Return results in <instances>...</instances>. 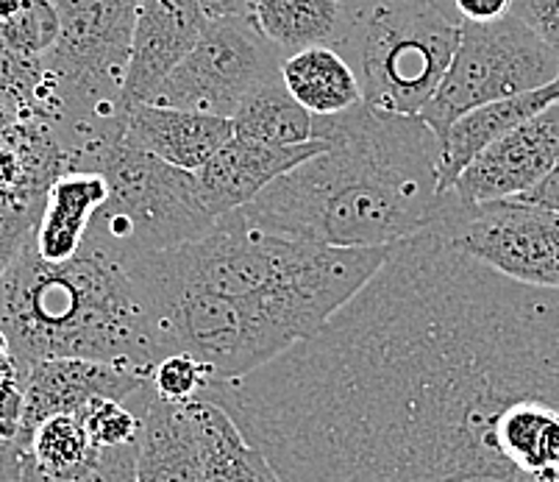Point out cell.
I'll return each instance as SVG.
<instances>
[{
  "label": "cell",
  "instance_id": "obj_1",
  "mask_svg": "<svg viewBox=\"0 0 559 482\" xmlns=\"http://www.w3.org/2000/svg\"><path fill=\"white\" fill-rule=\"evenodd\" d=\"M201 396L284 482H559V291L426 230L318 332Z\"/></svg>",
  "mask_w": 559,
  "mask_h": 482
},
{
  "label": "cell",
  "instance_id": "obj_2",
  "mask_svg": "<svg viewBox=\"0 0 559 482\" xmlns=\"http://www.w3.org/2000/svg\"><path fill=\"white\" fill-rule=\"evenodd\" d=\"M314 140L329 149L237 210L248 223L340 248L399 246L435 226L443 140L420 115L359 101L340 115H314Z\"/></svg>",
  "mask_w": 559,
  "mask_h": 482
},
{
  "label": "cell",
  "instance_id": "obj_3",
  "mask_svg": "<svg viewBox=\"0 0 559 482\" xmlns=\"http://www.w3.org/2000/svg\"><path fill=\"white\" fill-rule=\"evenodd\" d=\"M0 329L23 372L39 360L81 357L151 377L162 360L129 266L86 240L64 262H45L25 243L0 277Z\"/></svg>",
  "mask_w": 559,
  "mask_h": 482
},
{
  "label": "cell",
  "instance_id": "obj_4",
  "mask_svg": "<svg viewBox=\"0 0 559 482\" xmlns=\"http://www.w3.org/2000/svg\"><path fill=\"white\" fill-rule=\"evenodd\" d=\"M345 28L334 48L354 68L362 101L420 115L451 68L460 20L437 0H343Z\"/></svg>",
  "mask_w": 559,
  "mask_h": 482
},
{
  "label": "cell",
  "instance_id": "obj_5",
  "mask_svg": "<svg viewBox=\"0 0 559 482\" xmlns=\"http://www.w3.org/2000/svg\"><path fill=\"white\" fill-rule=\"evenodd\" d=\"M84 171L100 174L109 185V198L95 215L86 243L115 260L179 248L217 223L203 204L195 171L134 149L126 134L95 151Z\"/></svg>",
  "mask_w": 559,
  "mask_h": 482
},
{
  "label": "cell",
  "instance_id": "obj_6",
  "mask_svg": "<svg viewBox=\"0 0 559 482\" xmlns=\"http://www.w3.org/2000/svg\"><path fill=\"white\" fill-rule=\"evenodd\" d=\"M557 79L559 54L515 14L492 23H460L449 73L420 109V118L443 140L454 120L476 106L532 93Z\"/></svg>",
  "mask_w": 559,
  "mask_h": 482
},
{
  "label": "cell",
  "instance_id": "obj_7",
  "mask_svg": "<svg viewBox=\"0 0 559 482\" xmlns=\"http://www.w3.org/2000/svg\"><path fill=\"white\" fill-rule=\"evenodd\" d=\"M431 232L501 277L559 291L557 210L521 196L462 204L454 190H449L443 192V207Z\"/></svg>",
  "mask_w": 559,
  "mask_h": 482
},
{
  "label": "cell",
  "instance_id": "obj_8",
  "mask_svg": "<svg viewBox=\"0 0 559 482\" xmlns=\"http://www.w3.org/2000/svg\"><path fill=\"white\" fill-rule=\"evenodd\" d=\"M282 54L257 32L251 17L210 20L195 48L148 104L234 118L259 84L282 73Z\"/></svg>",
  "mask_w": 559,
  "mask_h": 482
},
{
  "label": "cell",
  "instance_id": "obj_9",
  "mask_svg": "<svg viewBox=\"0 0 559 482\" xmlns=\"http://www.w3.org/2000/svg\"><path fill=\"white\" fill-rule=\"evenodd\" d=\"M559 162V101L498 137L454 181L462 204H485L498 198L523 196L540 185Z\"/></svg>",
  "mask_w": 559,
  "mask_h": 482
},
{
  "label": "cell",
  "instance_id": "obj_10",
  "mask_svg": "<svg viewBox=\"0 0 559 482\" xmlns=\"http://www.w3.org/2000/svg\"><path fill=\"white\" fill-rule=\"evenodd\" d=\"M129 404L142 415L136 482H203L210 438L201 396L190 402H167L154 393L148 379Z\"/></svg>",
  "mask_w": 559,
  "mask_h": 482
},
{
  "label": "cell",
  "instance_id": "obj_11",
  "mask_svg": "<svg viewBox=\"0 0 559 482\" xmlns=\"http://www.w3.org/2000/svg\"><path fill=\"white\" fill-rule=\"evenodd\" d=\"M206 25L210 20L195 0H140L129 68L120 93L123 111L154 101L162 81L185 62V56L195 48Z\"/></svg>",
  "mask_w": 559,
  "mask_h": 482
},
{
  "label": "cell",
  "instance_id": "obj_12",
  "mask_svg": "<svg viewBox=\"0 0 559 482\" xmlns=\"http://www.w3.org/2000/svg\"><path fill=\"white\" fill-rule=\"evenodd\" d=\"M148 377L123 365L95 363L81 357H50L25 372V410L20 424V444L39 421L59 413H81L95 399L129 402L145 388Z\"/></svg>",
  "mask_w": 559,
  "mask_h": 482
},
{
  "label": "cell",
  "instance_id": "obj_13",
  "mask_svg": "<svg viewBox=\"0 0 559 482\" xmlns=\"http://www.w3.org/2000/svg\"><path fill=\"white\" fill-rule=\"evenodd\" d=\"M329 149L326 140H309L301 145H262L231 137L198 174L203 204L215 218L242 210L253 198L262 196L267 187L284 174L296 171L312 156Z\"/></svg>",
  "mask_w": 559,
  "mask_h": 482
},
{
  "label": "cell",
  "instance_id": "obj_14",
  "mask_svg": "<svg viewBox=\"0 0 559 482\" xmlns=\"http://www.w3.org/2000/svg\"><path fill=\"white\" fill-rule=\"evenodd\" d=\"M64 174H73L70 151L50 120L20 115L0 134V201L43 212L48 192Z\"/></svg>",
  "mask_w": 559,
  "mask_h": 482
},
{
  "label": "cell",
  "instance_id": "obj_15",
  "mask_svg": "<svg viewBox=\"0 0 559 482\" xmlns=\"http://www.w3.org/2000/svg\"><path fill=\"white\" fill-rule=\"evenodd\" d=\"M231 137V118L162 104H136L126 109V140L134 149L185 171H201Z\"/></svg>",
  "mask_w": 559,
  "mask_h": 482
},
{
  "label": "cell",
  "instance_id": "obj_16",
  "mask_svg": "<svg viewBox=\"0 0 559 482\" xmlns=\"http://www.w3.org/2000/svg\"><path fill=\"white\" fill-rule=\"evenodd\" d=\"M557 101L559 79L546 84V87L532 90V93H521L512 95V98L476 106V109H471L467 115H462L460 120H454L449 134L443 137L440 167H437L440 192H449L451 187H454V181L460 179L462 171H465L481 151L490 149L498 137H504L507 131L518 129V126L526 124V120L535 118V115H540L543 109H548V106L557 104Z\"/></svg>",
  "mask_w": 559,
  "mask_h": 482
},
{
  "label": "cell",
  "instance_id": "obj_17",
  "mask_svg": "<svg viewBox=\"0 0 559 482\" xmlns=\"http://www.w3.org/2000/svg\"><path fill=\"white\" fill-rule=\"evenodd\" d=\"M106 198H109V185L100 174L90 171L64 174L48 192L45 210L32 235L34 251L45 262L73 260Z\"/></svg>",
  "mask_w": 559,
  "mask_h": 482
},
{
  "label": "cell",
  "instance_id": "obj_18",
  "mask_svg": "<svg viewBox=\"0 0 559 482\" xmlns=\"http://www.w3.org/2000/svg\"><path fill=\"white\" fill-rule=\"evenodd\" d=\"M251 20L282 59L314 45H337L345 28L343 0H253Z\"/></svg>",
  "mask_w": 559,
  "mask_h": 482
},
{
  "label": "cell",
  "instance_id": "obj_19",
  "mask_svg": "<svg viewBox=\"0 0 559 482\" xmlns=\"http://www.w3.org/2000/svg\"><path fill=\"white\" fill-rule=\"evenodd\" d=\"M289 95L312 115H340L362 101V87L345 56L332 45L298 50L282 62Z\"/></svg>",
  "mask_w": 559,
  "mask_h": 482
},
{
  "label": "cell",
  "instance_id": "obj_20",
  "mask_svg": "<svg viewBox=\"0 0 559 482\" xmlns=\"http://www.w3.org/2000/svg\"><path fill=\"white\" fill-rule=\"evenodd\" d=\"M231 124L234 137L262 145H301L314 140V115L289 95L282 73L259 84L234 111Z\"/></svg>",
  "mask_w": 559,
  "mask_h": 482
},
{
  "label": "cell",
  "instance_id": "obj_21",
  "mask_svg": "<svg viewBox=\"0 0 559 482\" xmlns=\"http://www.w3.org/2000/svg\"><path fill=\"white\" fill-rule=\"evenodd\" d=\"M201 402L206 438H210V460L203 482H284L271 460L257 446L248 444L226 410L203 396Z\"/></svg>",
  "mask_w": 559,
  "mask_h": 482
},
{
  "label": "cell",
  "instance_id": "obj_22",
  "mask_svg": "<svg viewBox=\"0 0 559 482\" xmlns=\"http://www.w3.org/2000/svg\"><path fill=\"white\" fill-rule=\"evenodd\" d=\"M98 455L79 413H59L39 421L23 440V463L39 474L64 480L84 469Z\"/></svg>",
  "mask_w": 559,
  "mask_h": 482
},
{
  "label": "cell",
  "instance_id": "obj_23",
  "mask_svg": "<svg viewBox=\"0 0 559 482\" xmlns=\"http://www.w3.org/2000/svg\"><path fill=\"white\" fill-rule=\"evenodd\" d=\"M0 34L17 54L43 59L59 39V14L50 0H23L12 17L0 20Z\"/></svg>",
  "mask_w": 559,
  "mask_h": 482
},
{
  "label": "cell",
  "instance_id": "obj_24",
  "mask_svg": "<svg viewBox=\"0 0 559 482\" xmlns=\"http://www.w3.org/2000/svg\"><path fill=\"white\" fill-rule=\"evenodd\" d=\"M86 433L100 449H117V446H134L140 440L142 415L129 402L117 399H95L81 410Z\"/></svg>",
  "mask_w": 559,
  "mask_h": 482
},
{
  "label": "cell",
  "instance_id": "obj_25",
  "mask_svg": "<svg viewBox=\"0 0 559 482\" xmlns=\"http://www.w3.org/2000/svg\"><path fill=\"white\" fill-rule=\"evenodd\" d=\"M45 81L43 59H32L12 48L0 34V101L17 106L23 115H32L37 106L39 87Z\"/></svg>",
  "mask_w": 559,
  "mask_h": 482
},
{
  "label": "cell",
  "instance_id": "obj_26",
  "mask_svg": "<svg viewBox=\"0 0 559 482\" xmlns=\"http://www.w3.org/2000/svg\"><path fill=\"white\" fill-rule=\"evenodd\" d=\"M151 388L167 402H190L203 393L212 383V372L198 357L187 352H176L162 357L151 372Z\"/></svg>",
  "mask_w": 559,
  "mask_h": 482
},
{
  "label": "cell",
  "instance_id": "obj_27",
  "mask_svg": "<svg viewBox=\"0 0 559 482\" xmlns=\"http://www.w3.org/2000/svg\"><path fill=\"white\" fill-rule=\"evenodd\" d=\"M20 482H136V444L117 446V449H100L79 474L53 480V477L39 474L37 469L23 463Z\"/></svg>",
  "mask_w": 559,
  "mask_h": 482
},
{
  "label": "cell",
  "instance_id": "obj_28",
  "mask_svg": "<svg viewBox=\"0 0 559 482\" xmlns=\"http://www.w3.org/2000/svg\"><path fill=\"white\" fill-rule=\"evenodd\" d=\"M43 212H28L0 201V277L9 271L25 243L32 240Z\"/></svg>",
  "mask_w": 559,
  "mask_h": 482
},
{
  "label": "cell",
  "instance_id": "obj_29",
  "mask_svg": "<svg viewBox=\"0 0 559 482\" xmlns=\"http://www.w3.org/2000/svg\"><path fill=\"white\" fill-rule=\"evenodd\" d=\"M512 14L559 54V0H515Z\"/></svg>",
  "mask_w": 559,
  "mask_h": 482
},
{
  "label": "cell",
  "instance_id": "obj_30",
  "mask_svg": "<svg viewBox=\"0 0 559 482\" xmlns=\"http://www.w3.org/2000/svg\"><path fill=\"white\" fill-rule=\"evenodd\" d=\"M515 0H449V9L460 23H492L510 17Z\"/></svg>",
  "mask_w": 559,
  "mask_h": 482
},
{
  "label": "cell",
  "instance_id": "obj_31",
  "mask_svg": "<svg viewBox=\"0 0 559 482\" xmlns=\"http://www.w3.org/2000/svg\"><path fill=\"white\" fill-rule=\"evenodd\" d=\"M23 474V444L0 424V482H20Z\"/></svg>",
  "mask_w": 559,
  "mask_h": 482
},
{
  "label": "cell",
  "instance_id": "obj_32",
  "mask_svg": "<svg viewBox=\"0 0 559 482\" xmlns=\"http://www.w3.org/2000/svg\"><path fill=\"white\" fill-rule=\"evenodd\" d=\"M206 20H231L251 17L253 0H195Z\"/></svg>",
  "mask_w": 559,
  "mask_h": 482
},
{
  "label": "cell",
  "instance_id": "obj_33",
  "mask_svg": "<svg viewBox=\"0 0 559 482\" xmlns=\"http://www.w3.org/2000/svg\"><path fill=\"white\" fill-rule=\"evenodd\" d=\"M17 368H20V363L12 352V343H9L7 332L0 329V377L9 372H17Z\"/></svg>",
  "mask_w": 559,
  "mask_h": 482
},
{
  "label": "cell",
  "instance_id": "obj_34",
  "mask_svg": "<svg viewBox=\"0 0 559 482\" xmlns=\"http://www.w3.org/2000/svg\"><path fill=\"white\" fill-rule=\"evenodd\" d=\"M20 115H23V111H20L17 106L7 104V101H0V134H3V131H7L9 126L20 118Z\"/></svg>",
  "mask_w": 559,
  "mask_h": 482
},
{
  "label": "cell",
  "instance_id": "obj_35",
  "mask_svg": "<svg viewBox=\"0 0 559 482\" xmlns=\"http://www.w3.org/2000/svg\"><path fill=\"white\" fill-rule=\"evenodd\" d=\"M437 3H443V7L449 9V0H437ZM449 12H451V9H449Z\"/></svg>",
  "mask_w": 559,
  "mask_h": 482
}]
</instances>
